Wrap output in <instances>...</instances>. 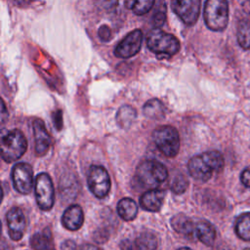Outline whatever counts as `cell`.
Here are the masks:
<instances>
[{"instance_id":"obj_4","label":"cell","mask_w":250,"mask_h":250,"mask_svg":"<svg viewBox=\"0 0 250 250\" xmlns=\"http://www.w3.org/2000/svg\"><path fill=\"white\" fill-rule=\"evenodd\" d=\"M147 48L157 56L172 57L180 51V42L173 34L159 28L152 29L146 38Z\"/></svg>"},{"instance_id":"obj_37","label":"cell","mask_w":250,"mask_h":250,"mask_svg":"<svg viewBox=\"0 0 250 250\" xmlns=\"http://www.w3.org/2000/svg\"><path fill=\"white\" fill-rule=\"evenodd\" d=\"M244 250H250V248H246V249H244Z\"/></svg>"},{"instance_id":"obj_9","label":"cell","mask_w":250,"mask_h":250,"mask_svg":"<svg viewBox=\"0 0 250 250\" xmlns=\"http://www.w3.org/2000/svg\"><path fill=\"white\" fill-rule=\"evenodd\" d=\"M173 12L187 25H193L199 17L201 0H172Z\"/></svg>"},{"instance_id":"obj_33","label":"cell","mask_w":250,"mask_h":250,"mask_svg":"<svg viewBox=\"0 0 250 250\" xmlns=\"http://www.w3.org/2000/svg\"><path fill=\"white\" fill-rule=\"evenodd\" d=\"M78 250H101L98 246H95L93 244H90V243H86V244H83L81 245Z\"/></svg>"},{"instance_id":"obj_14","label":"cell","mask_w":250,"mask_h":250,"mask_svg":"<svg viewBox=\"0 0 250 250\" xmlns=\"http://www.w3.org/2000/svg\"><path fill=\"white\" fill-rule=\"evenodd\" d=\"M84 222V214L82 208L73 204L65 209L62 217V226L69 230H77L79 229Z\"/></svg>"},{"instance_id":"obj_3","label":"cell","mask_w":250,"mask_h":250,"mask_svg":"<svg viewBox=\"0 0 250 250\" xmlns=\"http://www.w3.org/2000/svg\"><path fill=\"white\" fill-rule=\"evenodd\" d=\"M228 0H206L204 4V21L213 31H223L229 23Z\"/></svg>"},{"instance_id":"obj_29","label":"cell","mask_w":250,"mask_h":250,"mask_svg":"<svg viewBox=\"0 0 250 250\" xmlns=\"http://www.w3.org/2000/svg\"><path fill=\"white\" fill-rule=\"evenodd\" d=\"M98 35H99V37H100V39H101L102 41H104V42L109 41L110 38H111V31H110V28H109L107 25H105V24L102 25V26L99 28Z\"/></svg>"},{"instance_id":"obj_20","label":"cell","mask_w":250,"mask_h":250,"mask_svg":"<svg viewBox=\"0 0 250 250\" xmlns=\"http://www.w3.org/2000/svg\"><path fill=\"white\" fill-rule=\"evenodd\" d=\"M137 117V111L131 105H122L116 113V122L119 127L128 129Z\"/></svg>"},{"instance_id":"obj_32","label":"cell","mask_w":250,"mask_h":250,"mask_svg":"<svg viewBox=\"0 0 250 250\" xmlns=\"http://www.w3.org/2000/svg\"><path fill=\"white\" fill-rule=\"evenodd\" d=\"M76 245L72 240H65L62 244V250H75Z\"/></svg>"},{"instance_id":"obj_19","label":"cell","mask_w":250,"mask_h":250,"mask_svg":"<svg viewBox=\"0 0 250 250\" xmlns=\"http://www.w3.org/2000/svg\"><path fill=\"white\" fill-rule=\"evenodd\" d=\"M117 213L124 221H132L138 214V206L132 198L125 197L118 201Z\"/></svg>"},{"instance_id":"obj_2","label":"cell","mask_w":250,"mask_h":250,"mask_svg":"<svg viewBox=\"0 0 250 250\" xmlns=\"http://www.w3.org/2000/svg\"><path fill=\"white\" fill-rule=\"evenodd\" d=\"M168 177L166 167L159 161L149 159L140 163L136 170L135 180L141 188H156Z\"/></svg>"},{"instance_id":"obj_5","label":"cell","mask_w":250,"mask_h":250,"mask_svg":"<svg viewBox=\"0 0 250 250\" xmlns=\"http://www.w3.org/2000/svg\"><path fill=\"white\" fill-rule=\"evenodd\" d=\"M158 150L167 157H174L180 150V136L177 129L170 125L157 127L152 133Z\"/></svg>"},{"instance_id":"obj_36","label":"cell","mask_w":250,"mask_h":250,"mask_svg":"<svg viewBox=\"0 0 250 250\" xmlns=\"http://www.w3.org/2000/svg\"><path fill=\"white\" fill-rule=\"evenodd\" d=\"M178 250H191L190 248H188V247H183V248H180Z\"/></svg>"},{"instance_id":"obj_11","label":"cell","mask_w":250,"mask_h":250,"mask_svg":"<svg viewBox=\"0 0 250 250\" xmlns=\"http://www.w3.org/2000/svg\"><path fill=\"white\" fill-rule=\"evenodd\" d=\"M14 188L21 194L30 192L33 187V172L29 164L24 162L17 163L12 170Z\"/></svg>"},{"instance_id":"obj_1","label":"cell","mask_w":250,"mask_h":250,"mask_svg":"<svg viewBox=\"0 0 250 250\" xmlns=\"http://www.w3.org/2000/svg\"><path fill=\"white\" fill-rule=\"evenodd\" d=\"M224 157L218 150H210L190 158L188 164L190 176L200 182L211 179L214 173H219L224 168Z\"/></svg>"},{"instance_id":"obj_8","label":"cell","mask_w":250,"mask_h":250,"mask_svg":"<svg viewBox=\"0 0 250 250\" xmlns=\"http://www.w3.org/2000/svg\"><path fill=\"white\" fill-rule=\"evenodd\" d=\"M88 187L91 192L98 198L105 197L110 189V178L107 171L99 165H94L88 173Z\"/></svg>"},{"instance_id":"obj_30","label":"cell","mask_w":250,"mask_h":250,"mask_svg":"<svg viewBox=\"0 0 250 250\" xmlns=\"http://www.w3.org/2000/svg\"><path fill=\"white\" fill-rule=\"evenodd\" d=\"M240 181L244 187L250 188V168H246L241 172Z\"/></svg>"},{"instance_id":"obj_7","label":"cell","mask_w":250,"mask_h":250,"mask_svg":"<svg viewBox=\"0 0 250 250\" xmlns=\"http://www.w3.org/2000/svg\"><path fill=\"white\" fill-rule=\"evenodd\" d=\"M35 197L40 209L50 210L55 201V189L53 182L47 173H40L35 180Z\"/></svg>"},{"instance_id":"obj_13","label":"cell","mask_w":250,"mask_h":250,"mask_svg":"<svg viewBox=\"0 0 250 250\" xmlns=\"http://www.w3.org/2000/svg\"><path fill=\"white\" fill-rule=\"evenodd\" d=\"M33 134L35 141V153L37 156H43L47 153L50 147L51 139L42 120L36 119L33 122Z\"/></svg>"},{"instance_id":"obj_21","label":"cell","mask_w":250,"mask_h":250,"mask_svg":"<svg viewBox=\"0 0 250 250\" xmlns=\"http://www.w3.org/2000/svg\"><path fill=\"white\" fill-rule=\"evenodd\" d=\"M144 114L150 119H161L165 115L164 104L157 99L147 101L143 108Z\"/></svg>"},{"instance_id":"obj_35","label":"cell","mask_w":250,"mask_h":250,"mask_svg":"<svg viewBox=\"0 0 250 250\" xmlns=\"http://www.w3.org/2000/svg\"><path fill=\"white\" fill-rule=\"evenodd\" d=\"M244 11L250 15V1H246L244 3Z\"/></svg>"},{"instance_id":"obj_31","label":"cell","mask_w":250,"mask_h":250,"mask_svg":"<svg viewBox=\"0 0 250 250\" xmlns=\"http://www.w3.org/2000/svg\"><path fill=\"white\" fill-rule=\"evenodd\" d=\"M54 124L57 126L58 130H61L62 128V113L61 111H57V112H54Z\"/></svg>"},{"instance_id":"obj_22","label":"cell","mask_w":250,"mask_h":250,"mask_svg":"<svg viewBox=\"0 0 250 250\" xmlns=\"http://www.w3.org/2000/svg\"><path fill=\"white\" fill-rule=\"evenodd\" d=\"M30 244L34 250H54L52 236L48 229L35 233L30 239Z\"/></svg>"},{"instance_id":"obj_6","label":"cell","mask_w":250,"mask_h":250,"mask_svg":"<svg viewBox=\"0 0 250 250\" xmlns=\"http://www.w3.org/2000/svg\"><path fill=\"white\" fill-rule=\"evenodd\" d=\"M27 142L24 135L18 129L8 132L1 141V156L10 163L18 160L25 152Z\"/></svg>"},{"instance_id":"obj_15","label":"cell","mask_w":250,"mask_h":250,"mask_svg":"<svg viewBox=\"0 0 250 250\" xmlns=\"http://www.w3.org/2000/svg\"><path fill=\"white\" fill-rule=\"evenodd\" d=\"M165 193L158 188L147 189L140 198V205L144 210L157 212L161 208L164 201Z\"/></svg>"},{"instance_id":"obj_25","label":"cell","mask_w":250,"mask_h":250,"mask_svg":"<svg viewBox=\"0 0 250 250\" xmlns=\"http://www.w3.org/2000/svg\"><path fill=\"white\" fill-rule=\"evenodd\" d=\"M237 42L244 50L250 49V21L241 20L237 25Z\"/></svg>"},{"instance_id":"obj_24","label":"cell","mask_w":250,"mask_h":250,"mask_svg":"<svg viewBox=\"0 0 250 250\" xmlns=\"http://www.w3.org/2000/svg\"><path fill=\"white\" fill-rule=\"evenodd\" d=\"M154 3L155 0H124L125 7L138 16H143L148 13Z\"/></svg>"},{"instance_id":"obj_10","label":"cell","mask_w":250,"mask_h":250,"mask_svg":"<svg viewBox=\"0 0 250 250\" xmlns=\"http://www.w3.org/2000/svg\"><path fill=\"white\" fill-rule=\"evenodd\" d=\"M143 32L141 29H134L129 32L115 47L114 55L120 59H128L137 55L142 47Z\"/></svg>"},{"instance_id":"obj_18","label":"cell","mask_w":250,"mask_h":250,"mask_svg":"<svg viewBox=\"0 0 250 250\" xmlns=\"http://www.w3.org/2000/svg\"><path fill=\"white\" fill-rule=\"evenodd\" d=\"M195 236L205 245L211 246L216 238V230L212 224L200 221L195 225Z\"/></svg>"},{"instance_id":"obj_17","label":"cell","mask_w":250,"mask_h":250,"mask_svg":"<svg viewBox=\"0 0 250 250\" xmlns=\"http://www.w3.org/2000/svg\"><path fill=\"white\" fill-rule=\"evenodd\" d=\"M172 228L178 232L185 236H195V225L192 220L184 214H178L171 220Z\"/></svg>"},{"instance_id":"obj_27","label":"cell","mask_w":250,"mask_h":250,"mask_svg":"<svg viewBox=\"0 0 250 250\" xmlns=\"http://www.w3.org/2000/svg\"><path fill=\"white\" fill-rule=\"evenodd\" d=\"M188 186V182L187 178L183 174H179L172 181L171 189L175 193L180 194V193H183L186 191Z\"/></svg>"},{"instance_id":"obj_12","label":"cell","mask_w":250,"mask_h":250,"mask_svg":"<svg viewBox=\"0 0 250 250\" xmlns=\"http://www.w3.org/2000/svg\"><path fill=\"white\" fill-rule=\"evenodd\" d=\"M9 235L13 240H20L25 229V218L19 207L11 208L6 215Z\"/></svg>"},{"instance_id":"obj_28","label":"cell","mask_w":250,"mask_h":250,"mask_svg":"<svg viewBox=\"0 0 250 250\" xmlns=\"http://www.w3.org/2000/svg\"><path fill=\"white\" fill-rule=\"evenodd\" d=\"M95 4L102 11L110 12L117 7L118 0H95Z\"/></svg>"},{"instance_id":"obj_26","label":"cell","mask_w":250,"mask_h":250,"mask_svg":"<svg viewBox=\"0 0 250 250\" xmlns=\"http://www.w3.org/2000/svg\"><path fill=\"white\" fill-rule=\"evenodd\" d=\"M166 21V4L163 0H160L157 3L156 9L153 12L151 22L155 28L161 27Z\"/></svg>"},{"instance_id":"obj_23","label":"cell","mask_w":250,"mask_h":250,"mask_svg":"<svg viewBox=\"0 0 250 250\" xmlns=\"http://www.w3.org/2000/svg\"><path fill=\"white\" fill-rule=\"evenodd\" d=\"M235 232L240 239L250 241V212L238 216L235 222Z\"/></svg>"},{"instance_id":"obj_16","label":"cell","mask_w":250,"mask_h":250,"mask_svg":"<svg viewBox=\"0 0 250 250\" xmlns=\"http://www.w3.org/2000/svg\"><path fill=\"white\" fill-rule=\"evenodd\" d=\"M126 250H156L157 249V238L149 231L142 232L138 235L135 240L126 242Z\"/></svg>"},{"instance_id":"obj_34","label":"cell","mask_w":250,"mask_h":250,"mask_svg":"<svg viewBox=\"0 0 250 250\" xmlns=\"http://www.w3.org/2000/svg\"><path fill=\"white\" fill-rule=\"evenodd\" d=\"M33 1L34 0H14V2L20 7H25L29 4H31Z\"/></svg>"}]
</instances>
